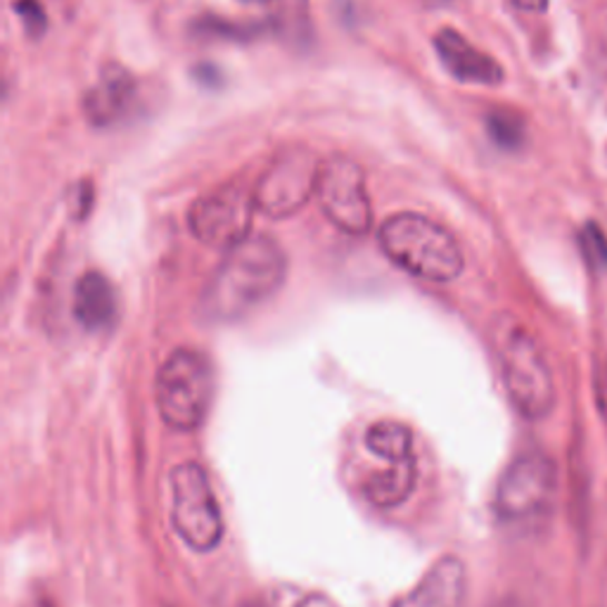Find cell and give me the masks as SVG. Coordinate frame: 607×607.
<instances>
[{
    "label": "cell",
    "mask_w": 607,
    "mask_h": 607,
    "mask_svg": "<svg viewBox=\"0 0 607 607\" xmlns=\"http://www.w3.org/2000/svg\"><path fill=\"white\" fill-rule=\"evenodd\" d=\"M318 200L332 226L349 236H364L372 223V207L366 190L364 169L349 157L324 159L318 178Z\"/></svg>",
    "instance_id": "7"
},
{
    "label": "cell",
    "mask_w": 607,
    "mask_h": 607,
    "mask_svg": "<svg viewBox=\"0 0 607 607\" xmlns=\"http://www.w3.org/2000/svg\"><path fill=\"white\" fill-rule=\"evenodd\" d=\"M487 131L496 146L504 150H520L527 138L525 119L513 110H504V107L487 115Z\"/></svg>",
    "instance_id": "16"
},
{
    "label": "cell",
    "mask_w": 607,
    "mask_h": 607,
    "mask_svg": "<svg viewBox=\"0 0 607 607\" xmlns=\"http://www.w3.org/2000/svg\"><path fill=\"white\" fill-rule=\"evenodd\" d=\"M556 491V466L539 451L515 458L498 481L494 506L506 523H527L548 510Z\"/></svg>",
    "instance_id": "8"
},
{
    "label": "cell",
    "mask_w": 607,
    "mask_h": 607,
    "mask_svg": "<svg viewBox=\"0 0 607 607\" xmlns=\"http://www.w3.org/2000/svg\"><path fill=\"white\" fill-rule=\"evenodd\" d=\"M255 209V190L242 183H228L195 202L188 213V223L200 242L230 249L249 238Z\"/></svg>",
    "instance_id": "9"
},
{
    "label": "cell",
    "mask_w": 607,
    "mask_h": 607,
    "mask_svg": "<svg viewBox=\"0 0 607 607\" xmlns=\"http://www.w3.org/2000/svg\"><path fill=\"white\" fill-rule=\"evenodd\" d=\"M324 162L309 148L278 152L255 186L257 209L269 219H288L307 205L318 190Z\"/></svg>",
    "instance_id": "6"
},
{
    "label": "cell",
    "mask_w": 607,
    "mask_h": 607,
    "mask_svg": "<svg viewBox=\"0 0 607 607\" xmlns=\"http://www.w3.org/2000/svg\"><path fill=\"white\" fill-rule=\"evenodd\" d=\"M508 397L527 420L546 418L556 406V382L541 347L527 330L513 328L501 342Z\"/></svg>",
    "instance_id": "4"
},
{
    "label": "cell",
    "mask_w": 607,
    "mask_h": 607,
    "mask_svg": "<svg viewBox=\"0 0 607 607\" xmlns=\"http://www.w3.org/2000/svg\"><path fill=\"white\" fill-rule=\"evenodd\" d=\"M136 98V79L119 64H107L98 83L83 98V112L93 127H112Z\"/></svg>",
    "instance_id": "12"
},
{
    "label": "cell",
    "mask_w": 607,
    "mask_h": 607,
    "mask_svg": "<svg viewBox=\"0 0 607 607\" xmlns=\"http://www.w3.org/2000/svg\"><path fill=\"white\" fill-rule=\"evenodd\" d=\"M263 607H337L328 596L297 584H276L266 594Z\"/></svg>",
    "instance_id": "17"
},
{
    "label": "cell",
    "mask_w": 607,
    "mask_h": 607,
    "mask_svg": "<svg viewBox=\"0 0 607 607\" xmlns=\"http://www.w3.org/2000/svg\"><path fill=\"white\" fill-rule=\"evenodd\" d=\"M513 3H515V8H520L525 12H534V14L548 10V0H513Z\"/></svg>",
    "instance_id": "20"
},
{
    "label": "cell",
    "mask_w": 607,
    "mask_h": 607,
    "mask_svg": "<svg viewBox=\"0 0 607 607\" xmlns=\"http://www.w3.org/2000/svg\"><path fill=\"white\" fill-rule=\"evenodd\" d=\"M12 8L17 14L22 17L24 29L29 36H33V39L43 36V31L48 27V17H46V10L39 0H14Z\"/></svg>",
    "instance_id": "18"
},
{
    "label": "cell",
    "mask_w": 607,
    "mask_h": 607,
    "mask_svg": "<svg viewBox=\"0 0 607 607\" xmlns=\"http://www.w3.org/2000/svg\"><path fill=\"white\" fill-rule=\"evenodd\" d=\"M288 273V259L269 236H249L228 249L226 259L207 285L202 309L207 318L238 320L271 299Z\"/></svg>",
    "instance_id": "1"
},
{
    "label": "cell",
    "mask_w": 607,
    "mask_h": 607,
    "mask_svg": "<svg viewBox=\"0 0 607 607\" xmlns=\"http://www.w3.org/2000/svg\"><path fill=\"white\" fill-rule=\"evenodd\" d=\"M366 446L372 456L385 462L408 460L414 456V435L399 420H380L366 432Z\"/></svg>",
    "instance_id": "15"
},
{
    "label": "cell",
    "mask_w": 607,
    "mask_h": 607,
    "mask_svg": "<svg viewBox=\"0 0 607 607\" xmlns=\"http://www.w3.org/2000/svg\"><path fill=\"white\" fill-rule=\"evenodd\" d=\"M382 252L401 271L430 282H451L462 273L460 247L444 226L414 211L389 217L378 233Z\"/></svg>",
    "instance_id": "2"
},
{
    "label": "cell",
    "mask_w": 607,
    "mask_h": 607,
    "mask_svg": "<svg viewBox=\"0 0 607 607\" xmlns=\"http://www.w3.org/2000/svg\"><path fill=\"white\" fill-rule=\"evenodd\" d=\"M74 316L79 324L91 332L112 328L117 318V297L112 282L102 273H86L77 282Z\"/></svg>",
    "instance_id": "13"
},
{
    "label": "cell",
    "mask_w": 607,
    "mask_h": 607,
    "mask_svg": "<svg viewBox=\"0 0 607 607\" xmlns=\"http://www.w3.org/2000/svg\"><path fill=\"white\" fill-rule=\"evenodd\" d=\"M171 525L198 553L213 550L223 539L217 496L198 462H183L171 472Z\"/></svg>",
    "instance_id": "5"
},
{
    "label": "cell",
    "mask_w": 607,
    "mask_h": 607,
    "mask_svg": "<svg viewBox=\"0 0 607 607\" xmlns=\"http://www.w3.org/2000/svg\"><path fill=\"white\" fill-rule=\"evenodd\" d=\"M242 3H271V0H242Z\"/></svg>",
    "instance_id": "21"
},
{
    "label": "cell",
    "mask_w": 607,
    "mask_h": 607,
    "mask_svg": "<svg viewBox=\"0 0 607 607\" xmlns=\"http://www.w3.org/2000/svg\"><path fill=\"white\" fill-rule=\"evenodd\" d=\"M581 242H584L588 259L596 263V269L607 271V238L600 230V226L588 223L581 233Z\"/></svg>",
    "instance_id": "19"
},
{
    "label": "cell",
    "mask_w": 607,
    "mask_h": 607,
    "mask_svg": "<svg viewBox=\"0 0 607 607\" xmlns=\"http://www.w3.org/2000/svg\"><path fill=\"white\" fill-rule=\"evenodd\" d=\"M418 481V460H397L387 462V468L375 472L366 479L364 494L372 506L378 508H397L414 494Z\"/></svg>",
    "instance_id": "14"
},
{
    "label": "cell",
    "mask_w": 607,
    "mask_h": 607,
    "mask_svg": "<svg viewBox=\"0 0 607 607\" xmlns=\"http://www.w3.org/2000/svg\"><path fill=\"white\" fill-rule=\"evenodd\" d=\"M435 50L441 67L460 83L472 86H498L504 83V67L487 52L475 48L466 36L456 29H441L435 33Z\"/></svg>",
    "instance_id": "10"
},
{
    "label": "cell",
    "mask_w": 607,
    "mask_h": 607,
    "mask_svg": "<svg viewBox=\"0 0 607 607\" xmlns=\"http://www.w3.org/2000/svg\"><path fill=\"white\" fill-rule=\"evenodd\" d=\"M468 594L466 565L446 556L427 569L418 586L410 588L391 607H462Z\"/></svg>",
    "instance_id": "11"
},
{
    "label": "cell",
    "mask_w": 607,
    "mask_h": 607,
    "mask_svg": "<svg viewBox=\"0 0 607 607\" xmlns=\"http://www.w3.org/2000/svg\"><path fill=\"white\" fill-rule=\"evenodd\" d=\"M213 395V375L202 354L178 349L157 375L155 399L162 420L176 432H192L205 422Z\"/></svg>",
    "instance_id": "3"
}]
</instances>
